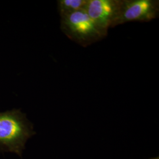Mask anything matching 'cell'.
Listing matches in <instances>:
<instances>
[{
    "label": "cell",
    "mask_w": 159,
    "mask_h": 159,
    "mask_svg": "<svg viewBox=\"0 0 159 159\" xmlns=\"http://www.w3.org/2000/svg\"><path fill=\"white\" fill-rule=\"evenodd\" d=\"M61 17L60 28L69 39L86 47L105 38L107 33L100 29L84 10Z\"/></svg>",
    "instance_id": "cell-2"
},
{
    "label": "cell",
    "mask_w": 159,
    "mask_h": 159,
    "mask_svg": "<svg viewBox=\"0 0 159 159\" xmlns=\"http://www.w3.org/2000/svg\"><path fill=\"white\" fill-rule=\"evenodd\" d=\"M159 159V157H154V158H151V159Z\"/></svg>",
    "instance_id": "cell-6"
},
{
    "label": "cell",
    "mask_w": 159,
    "mask_h": 159,
    "mask_svg": "<svg viewBox=\"0 0 159 159\" xmlns=\"http://www.w3.org/2000/svg\"><path fill=\"white\" fill-rule=\"evenodd\" d=\"M157 0H121L112 27L129 22H149L159 16Z\"/></svg>",
    "instance_id": "cell-3"
},
{
    "label": "cell",
    "mask_w": 159,
    "mask_h": 159,
    "mask_svg": "<svg viewBox=\"0 0 159 159\" xmlns=\"http://www.w3.org/2000/svg\"><path fill=\"white\" fill-rule=\"evenodd\" d=\"M121 3V0H88L84 10L100 29L108 33Z\"/></svg>",
    "instance_id": "cell-4"
},
{
    "label": "cell",
    "mask_w": 159,
    "mask_h": 159,
    "mask_svg": "<svg viewBox=\"0 0 159 159\" xmlns=\"http://www.w3.org/2000/svg\"><path fill=\"white\" fill-rule=\"evenodd\" d=\"M36 133L26 115L19 110L0 112V151L21 157L27 141Z\"/></svg>",
    "instance_id": "cell-1"
},
{
    "label": "cell",
    "mask_w": 159,
    "mask_h": 159,
    "mask_svg": "<svg viewBox=\"0 0 159 159\" xmlns=\"http://www.w3.org/2000/svg\"><path fill=\"white\" fill-rule=\"evenodd\" d=\"M88 0H58L57 9L60 17L84 10Z\"/></svg>",
    "instance_id": "cell-5"
}]
</instances>
